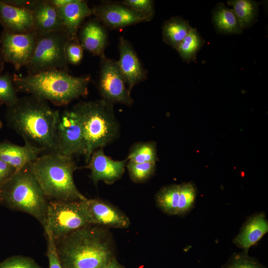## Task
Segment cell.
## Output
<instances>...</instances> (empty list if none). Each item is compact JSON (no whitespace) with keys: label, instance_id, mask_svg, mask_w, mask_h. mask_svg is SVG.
<instances>
[{"label":"cell","instance_id":"74e56055","mask_svg":"<svg viewBox=\"0 0 268 268\" xmlns=\"http://www.w3.org/2000/svg\"><path fill=\"white\" fill-rule=\"evenodd\" d=\"M49 1L54 6L58 9L69 3L72 0H49Z\"/></svg>","mask_w":268,"mask_h":268},{"label":"cell","instance_id":"8d00e7d4","mask_svg":"<svg viewBox=\"0 0 268 268\" xmlns=\"http://www.w3.org/2000/svg\"><path fill=\"white\" fill-rule=\"evenodd\" d=\"M3 1L7 4L31 11L37 0H3Z\"/></svg>","mask_w":268,"mask_h":268},{"label":"cell","instance_id":"277c9868","mask_svg":"<svg viewBox=\"0 0 268 268\" xmlns=\"http://www.w3.org/2000/svg\"><path fill=\"white\" fill-rule=\"evenodd\" d=\"M31 170L49 201H83L73 173L78 168L73 157L57 152H44L29 164Z\"/></svg>","mask_w":268,"mask_h":268},{"label":"cell","instance_id":"e575fe53","mask_svg":"<svg viewBox=\"0 0 268 268\" xmlns=\"http://www.w3.org/2000/svg\"><path fill=\"white\" fill-rule=\"evenodd\" d=\"M47 241V256L49 262V268H63L59 259L55 242L50 233L45 231Z\"/></svg>","mask_w":268,"mask_h":268},{"label":"cell","instance_id":"484cf974","mask_svg":"<svg viewBox=\"0 0 268 268\" xmlns=\"http://www.w3.org/2000/svg\"><path fill=\"white\" fill-rule=\"evenodd\" d=\"M205 42L196 28H193L176 50L182 60L190 63L196 61L197 55Z\"/></svg>","mask_w":268,"mask_h":268},{"label":"cell","instance_id":"d6986e66","mask_svg":"<svg viewBox=\"0 0 268 268\" xmlns=\"http://www.w3.org/2000/svg\"><path fill=\"white\" fill-rule=\"evenodd\" d=\"M42 152L24 143L19 145L8 141H0V159L13 167L16 172L34 161Z\"/></svg>","mask_w":268,"mask_h":268},{"label":"cell","instance_id":"2e32d148","mask_svg":"<svg viewBox=\"0 0 268 268\" xmlns=\"http://www.w3.org/2000/svg\"><path fill=\"white\" fill-rule=\"evenodd\" d=\"M0 24L3 30L15 34L34 31L32 11L7 4L0 0Z\"/></svg>","mask_w":268,"mask_h":268},{"label":"cell","instance_id":"8992f818","mask_svg":"<svg viewBox=\"0 0 268 268\" xmlns=\"http://www.w3.org/2000/svg\"><path fill=\"white\" fill-rule=\"evenodd\" d=\"M2 203L9 208L28 213L44 228L49 200L29 164L17 171L1 189Z\"/></svg>","mask_w":268,"mask_h":268},{"label":"cell","instance_id":"d590c367","mask_svg":"<svg viewBox=\"0 0 268 268\" xmlns=\"http://www.w3.org/2000/svg\"><path fill=\"white\" fill-rule=\"evenodd\" d=\"M16 172L15 169L0 159V190L8 182Z\"/></svg>","mask_w":268,"mask_h":268},{"label":"cell","instance_id":"b9f144b4","mask_svg":"<svg viewBox=\"0 0 268 268\" xmlns=\"http://www.w3.org/2000/svg\"><path fill=\"white\" fill-rule=\"evenodd\" d=\"M0 106H1V105L0 104ZM2 127V123L0 119V130L1 129Z\"/></svg>","mask_w":268,"mask_h":268},{"label":"cell","instance_id":"ffe728a7","mask_svg":"<svg viewBox=\"0 0 268 268\" xmlns=\"http://www.w3.org/2000/svg\"><path fill=\"white\" fill-rule=\"evenodd\" d=\"M31 11L38 34L64 30L58 10L49 0H37Z\"/></svg>","mask_w":268,"mask_h":268},{"label":"cell","instance_id":"3957f363","mask_svg":"<svg viewBox=\"0 0 268 268\" xmlns=\"http://www.w3.org/2000/svg\"><path fill=\"white\" fill-rule=\"evenodd\" d=\"M16 91L63 106L88 94L90 76H74L68 71L56 69L26 75H12Z\"/></svg>","mask_w":268,"mask_h":268},{"label":"cell","instance_id":"603a6c76","mask_svg":"<svg viewBox=\"0 0 268 268\" xmlns=\"http://www.w3.org/2000/svg\"><path fill=\"white\" fill-rule=\"evenodd\" d=\"M193 28L189 22L183 17L179 16L172 17L162 25L163 41L176 50Z\"/></svg>","mask_w":268,"mask_h":268},{"label":"cell","instance_id":"4316f807","mask_svg":"<svg viewBox=\"0 0 268 268\" xmlns=\"http://www.w3.org/2000/svg\"><path fill=\"white\" fill-rule=\"evenodd\" d=\"M127 159L134 163H156L157 157L155 143L148 141L134 144L131 148Z\"/></svg>","mask_w":268,"mask_h":268},{"label":"cell","instance_id":"ba28073f","mask_svg":"<svg viewBox=\"0 0 268 268\" xmlns=\"http://www.w3.org/2000/svg\"><path fill=\"white\" fill-rule=\"evenodd\" d=\"M69 40L63 30L38 34L33 55L26 66L28 73L56 69L68 71L66 47Z\"/></svg>","mask_w":268,"mask_h":268},{"label":"cell","instance_id":"6da1fadb","mask_svg":"<svg viewBox=\"0 0 268 268\" xmlns=\"http://www.w3.org/2000/svg\"><path fill=\"white\" fill-rule=\"evenodd\" d=\"M60 111L47 101L32 95L18 98L6 107L7 125L20 135L25 143L42 153L57 152L56 128Z\"/></svg>","mask_w":268,"mask_h":268},{"label":"cell","instance_id":"5b68a950","mask_svg":"<svg viewBox=\"0 0 268 268\" xmlns=\"http://www.w3.org/2000/svg\"><path fill=\"white\" fill-rule=\"evenodd\" d=\"M82 128L86 163L95 150L114 141L120 133L113 104L103 99L81 102L73 107Z\"/></svg>","mask_w":268,"mask_h":268},{"label":"cell","instance_id":"5bb4252c","mask_svg":"<svg viewBox=\"0 0 268 268\" xmlns=\"http://www.w3.org/2000/svg\"><path fill=\"white\" fill-rule=\"evenodd\" d=\"M86 203L93 225L121 229L130 226L129 218L111 203L97 199H87Z\"/></svg>","mask_w":268,"mask_h":268},{"label":"cell","instance_id":"836d02e7","mask_svg":"<svg viewBox=\"0 0 268 268\" xmlns=\"http://www.w3.org/2000/svg\"><path fill=\"white\" fill-rule=\"evenodd\" d=\"M84 49L78 39L69 40L66 47V56L68 64L77 65L83 57Z\"/></svg>","mask_w":268,"mask_h":268},{"label":"cell","instance_id":"e0dca14e","mask_svg":"<svg viewBox=\"0 0 268 268\" xmlns=\"http://www.w3.org/2000/svg\"><path fill=\"white\" fill-rule=\"evenodd\" d=\"M58 10L63 29L70 40L78 39V30L85 18L93 14L92 8L85 0H72Z\"/></svg>","mask_w":268,"mask_h":268},{"label":"cell","instance_id":"60d3db41","mask_svg":"<svg viewBox=\"0 0 268 268\" xmlns=\"http://www.w3.org/2000/svg\"><path fill=\"white\" fill-rule=\"evenodd\" d=\"M2 203L1 190H0V203Z\"/></svg>","mask_w":268,"mask_h":268},{"label":"cell","instance_id":"52a82bcc","mask_svg":"<svg viewBox=\"0 0 268 268\" xmlns=\"http://www.w3.org/2000/svg\"><path fill=\"white\" fill-rule=\"evenodd\" d=\"M86 200L49 201L44 231L57 241L74 231L93 225Z\"/></svg>","mask_w":268,"mask_h":268},{"label":"cell","instance_id":"9a60e30c","mask_svg":"<svg viewBox=\"0 0 268 268\" xmlns=\"http://www.w3.org/2000/svg\"><path fill=\"white\" fill-rule=\"evenodd\" d=\"M119 49L117 63L131 93L134 85L146 78V72L131 43L123 37H120Z\"/></svg>","mask_w":268,"mask_h":268},{"label":"cell","instance_id":"9c48e42d","mask_svg":"<svg viewBox=\"0 0 268 268\" xmlns=\"http://www.w3.org/2000/svg\"><path fill=\"white\" fill-rule=\"evenodd\" d=\"M56 139L57 152L70 157L84 155L82 128L78 116L72 107L60 112Z\"/></svg>","mask_w":268,"mask_h":268},{"label":"cell","instance_id":"7a4b0ae2","mask_svg":"<svg viewBox=\"0 0 268 268\" xmlns=\"http://www.w3.org/2000/svg\"><path fill=\"white\" fill-rule=\"evenodd\" d=\"M63 268H105L116 258L106 227L89 225L55 241Z\"/></svg>","mask_w":268,"mask_h":268},{"label":"cell","instance_id":"4fadbf2b","mask_svg":"<svg viewBox=\"0 0 268 268\" xmlns=\"http://www.w3.org/2000/svg\"><path fill=\"white\" fill-rule=\"evenodd\" d=\"M127 161V159L113 160L105 154L103 148H100L93 151L84 168L90 170V177L94 184L102 181L112 184L123 176Z\"/></svg>","mask_w":268,"mask_h":268},{"label":"cell","instance_id":"f35d334b","mask_svg":"<svg viewBox=\"0 0 268 268\" xmlns=\"http://www.w3.org/2000/svg\"><path fill=\"white\" fill-rule=\"evenodd\" d=\"M105 268H124V267L119 263L115 258Z\"/></svg>","mask_w":268,"mask_h":268},{"label":"cell","instance_id":"ac0fdd59","mask_svg":"<svg viewBox=\"0 0 268 268\" xmlns=\"http://www.w3.org/2000/svg\"><path fill=\"white\" fill-rule=\"evenodd\" d=\"M79 42L84 50L100 58L105 56L108 43L106 27L97 19L89 20L81 28Z\"/></svg>","mask_w":268,"mask_h":268},{"label":"cell","instance_id":"8fae6325","mask_svg":"<svg viewBox=\"0 0 268 268\" xmlns=\"http://www.w3.org/2000/svg\"><path fill=\"white\" fill-rule=\"evenodd\" d=\"M38 35L35 31L15 34L3 30L0 50L5 62L12 64L16 70L26 67L33 55Z\"/></svg>","mask_w":268,"mask_h":268},{"label":"cell","instance_id":"d4e9b609","mask_svg":"<svg viewBox=\"0 0 268 268\" xmlns=\"http://www.w3.org/2000/svg\"><path fill=\"white\" fill-rule=\"evenodd\" d=\"M180 194V185L173 184L163 187L155 197L157 206L167 214L177 215Z\"/></svg>","mask_w":268,"mask_h":268},{"label":"cell","instance_id":"f546056e","mask_svg":"<svg viewBox=\"0 0 268 268\" xmlns=\"http://www.w3.org/2000/svg\"><path fill=\"white\" fill-rule=\"evenodd\" d=\"M180 194L177 215L186 213L194 205L196 196L195 186L191 183H186L180 185Z\"/></svg>","mask_w":268,"mask_h":268},{"label":"cell","instance_id":"7402d4cb","mask_svg":"<svg viewBox=\"0 0 268 268\" xmlns=\"http://www.w3.org/2000/svg\"><path fill=\"white\" fill-rule=\"evenodd\" d=\"M212 21L219 34H240L243 32L239 22L232 9L222 2L216 4L212 12Z\"/></svg>","mask_w":268,"mask_h":268},{"label":"cell","instance_id":"d6a6232c","mask_svg":"<svg viewBox=\"0 0 268 268\" xmlns=\"http://www.w3.org/2000/svg\"><path fill=\"white\" fill-rule=\"evenodd\" d=\"M122 3L141 13L150 21L155 13L154 1L151 0H125Z\"/></svg>","mask_w":268,"mask_h":268},{"label":"cell","instance_id":"4dcf8cb0","mask_svg":"<svg viewBox=\"0 0 268 268\" xmlns=\"http://www.w3.org/2000/svg\"><path fill=\"white\" fill-rule=\"evenodd\" d=\"M223 268H265L257 260L249 257L247 253L234 254Z\"/></svg>","mask_w":268,"mask_h":268},{"label":"cell","instance_id":"ab89813d","mask_svg":"<svg viewBox=\"0 0 268 268\" xmlns=\"http://www.w3.org/2000/svg\"><path fill=\"white\" fill-rule=\"evenodd\" d=\"M5 61L0 50V75L2 73V71L4 68Z\"/></svg>","mask_w":268,"mask_h":268},{"label":"cell","instance_id":"30bf717a","mask_svg":"<svg viewBox=\"0 0 268 268\" xmlns=\"http://www.w3.org/2000/svg\"><path fill=\"white\" fill-rule=\"evenodd\" d=\"M101 59L98 89L103 100L114 104L131 106L133 100L117 61L105 56Z\"/></svg>","mask_w":268,"mask_h":268},{"label":"cell","instance_id":"7c38bea8","mask_svg":"<svg viewBox=\"0 0 268 268\" xmlns=\"http://www.w3.org/2000/svg\"><path fill=\"white\" fill-rule=\"evenodd\" d=\"M92 9L96 19L106 28L111 29L149 21L145 16L123 3L104 2L95 6Z\"/></svg>","mask_w":268,"mask_h":268},{"label":"cell","instance_id":"cb8c5ba5","mask_svg":"<svg viewBox=\"0 0 268 268\" xmlns=\"http://www.w3.org/2000/svg\"><path fill=\"white\" fill-rule=\"evenodd\" d=\"M227 4L232 7L243 30L251 27L258 20L259 2L252 0H229Z\"/></svg>","mask_w":268,"mask_h":268},{"label":"cell","instance_id":"44dd1931","mask_svg":"<svg viewBox=\"0 0 268 268\" xmlns=\"http://www.w3.org/2000/svg\"><path fill=\"white\" fill-rule=\"evenodd\" d=\"M268 231V222L264 214L259 213L251 217L246 222L234 243L247 253L249 248L257 243Z\"/></svg>","mask_w":268,"mask_h":268},{"label":"cell","instance_id":"1f68e13d","mask_svg":"<svg viewBox=\"0 0 268 268\" xmlns=\"http://www.w3.org/2000/svg\"><path fill=\"white\" fill-rule=\"evenodd\" d=\"M0 268H43L30 257L16 255L0 262Z\"/></svg>","mask_w":268,"mask_h":268},{"label":"cell","instance_id":"f1b7e54d","mask_svg":"<svg viewBox=\"0 0 268 268\" xmlns=\"http://www.w3.org/2000/svg\"><path fill=\"white\" fill-rule=\"evenodd\" d=\"M13 83L12 75L6 72L0 75V104L6 107L14 104L18 99Z\"/></svg>","mask_w":268,"mask_h":268},{"label":"cell","instance_id":"83f0119b","mask_svg":"<svg viewBox=\"0 0 268 268\" xmlns=\"http://www.w3.org/2000/svg\"><path fill=\"white\" fill-rule=\"evenodd\" d=\"M155 162L134 163L128 161L127 167L131 179L134 183L146 181L154 173Z\"/></svg>","mask_w":268,"mask_h":268}]
</instances>
